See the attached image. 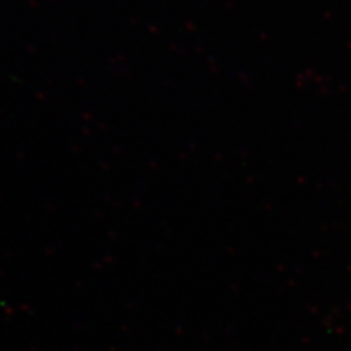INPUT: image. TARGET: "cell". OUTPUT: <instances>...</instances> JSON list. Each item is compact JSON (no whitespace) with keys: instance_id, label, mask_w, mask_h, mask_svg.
Listing matches in <instances>:
<instances>
[]
</instances>
